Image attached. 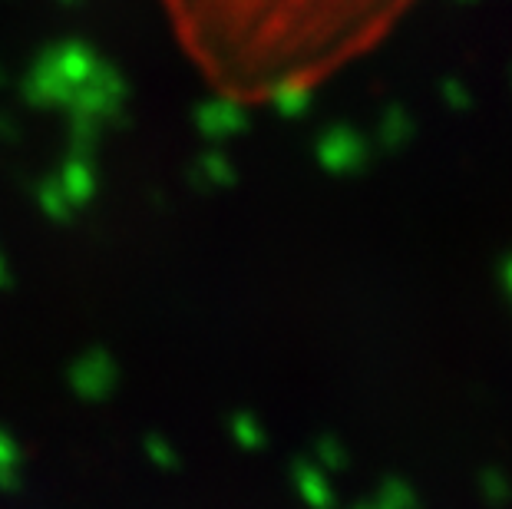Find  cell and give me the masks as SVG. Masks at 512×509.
<instances>
[{"label": "cell", "instance_id": "16", "mask_svg": "<svg viewBox=\"0 0 512 509\" xmlns=\"http://www.w3.org/2000/svg\"><path fill=\"white\" fill-rule=\"evenodd\" d=\"M10 281H14V275H10V262H7L4 248H0V288H7Z\"/></svg>", "mask_w": 512, "mask_h": 509}, {"label": "cell", "instance_id": "13", "mask_svg": "<svg viewBox=\"0 0 512 509\" xmlns=\"http://www.w3.org/2000/svg\"><path fill=\"white\" fill-rule=\"evenodd\" d=\"M314 460H318L324 470H344L351 457H347L344 443L337 440V433H321V437L314 440Z\"/></svg>", "mask_w": 512, "mask_h": 509}, {"label": "cell", "instance_id": "10", "mask_svg": "<svg viewBox=\"0 0 512 509\" xmlns=\"http://www.w3.org/2000/svg\"><path fill=\"white\" fill-rule=\"evenodd\" d=\"M228 437L245 453H258L268 447V430L252 410H235V414L228 417Z\"/></svg>", "mask_w": 512, "mask_h": 509}, {"label": "cell", "instance_id": "8", "mask_svg": "<svg viewBox=\"0 0 512 509\" xmlns=\"http://www.w3.org/2000/svg\"><path fill=\"white\" fill-rule=\"evenodd\" d=\"M271 106L288 123H301L314 110V90L304 80H281L271 90Z\"/></svg>", "mask_w": 512, "mask_h": 509}, {"label": "cell", "instance_id": "3", "mask_svg": "<svg viewBox=\"0 0 512 509\" xmlns=\"http://www.w3.org/2000/svg\"><path fill=\"white\" fill-rule=\"evenodd\" d=\"M67 387L83 404H106L119 387V364L106 348H86L67 367Z\"/></svg>", "mask_w": 512, "mask_h": 509}, {"label": "cell", "instance_id": "7", "mask_svg": "<svg viewBox=\"0 0 512 509\" xmlns=\"http://www.w3.org/2000/svg\"><path fill=\"white\" fill-rule=\"evenodd\" d=\"M294 490L311 509H334V486L328 480V470L314 457H298L291 467Z\"/></svg>", "mask_w": 512, "mask_h": 509}, {"label": "cell", "instance_id": "9", "mask_svg": "<svg viewBox=\"0 0 512 509\" xmlns=\"http://www.w3.org/2000/svg\"><path fill=\"white\" fill-rule=\"evenodd\" d=\"M34 202H37V209L47 215V219L53 225H70L73 222V202L67 199V192H63V186L57 182V176H47V179H40L37 182V189H34Z\"/></svg>", "mask_w": 512, "mask_h": 509}, {"label": "cell", "instance_id": "12", "mask_svg": "<svg viewBox=\"0 0 512 509\" xmlns=\"http://www.w3.org/2000/svg\"><path fill=\"white\" fill-rule=\"evenodd\" d=\"M143 453H146V460L156 470H179V463H182L179 447L169 437H162V433H146V437H143Z\"/></svg>", "mask_w": 512, "mask_h": 509}, {"label": "cell", "instance_id": "6", "mask_svg": "<svg viewBox=\"0 0 512 509\" xmlns=\"http://www.w3.org/2000/svg\"><path fill=\"white\" fill-rule=\"evenodd\" d=\"M192 182H195V189H199V192L232 189L238 182L235 159L228 156L222 146H209L205 153H199V159L192 162Z\"/></svg>", "mask_w": 512, "mask_h": 509}, {"label": "cell", "instance_id": "14", "mask_svg": "<svg viewBox=\"0 0 512 509\" xmlns=\"http://www.w3.org/2000/svg\"><path fill=\"white\" fill-rule=\"evenodd\" d=\"M400 129H403L400 113H387V116H384V123H380V136H384V143H387V146H390V143H397V139H400Z\"/></svg>", "mask_w": 512, "mask_h": 509}, {"label": "cell", "instance_id": "2", "mask_svg": "<svg viewBox=\"0 0 512 509\" xmlns=\"http://www.w3.org/2000/svg\"><path fill=\"white\" fill-rule=\"evenodd\" d=\"M314 159L331 179L357 176L367 162V139L351 123H331L314 139Z\"/></svg>", "mask_w": 512, "mask_h": 509}, {"label": "cell", "instance_id": "17", "mask_svg": "<svg viewBox=\"0 0 512 509\" xmlns=\"http://www.w3.org/2000/svg\"><path fill=\"white\" fill-rule=\"evenodd\" d=\"M63 7H80V0H60Z\"/></svg>", "mask_w": 512, "mask_h": 509}, {"label": "cell", "instance_id": "15", "mask_svg": "<svg viewBox=\"0 0 512 509\" xmlns=\"http://www.w3.org/2000/svg\"><path fill=\"white\" fill-rule=\"evenodd\" d=\"M0 136H4L7 143H14V139L20 136V126H10V119L0 116Z\"/></svg>", "mask_w": 512, "mask_h": 509}, {"label": "cell", "instance_id": "11", "mask_svg": "<svg viewBox=\"0 0 512 509\" xmlns=\"http://www.w3.org/2000/svg\"><path fill=\"white\" fill-rule=\"evenodd\" d=\"M24 473V447L7 427H0V490L14 493Z\"/></svg>", "mask_w": 512, "mask_h": 509}, {"label": "cell", "instance_id": "4", "mask_svg": "<svg viewBox=\"0 0 512 509\" xmlns=\"http://www.w3.org/2000/svg\"><path fill=\"white\" fill-rule=\"evenodd\" d=\"M248 123H252V116H248L245 106L232 100V96H209V100H202L192 110L195 133L212 146L232 143V139L245 133Z\"/></svg>", "mask_w": 512, "mask_h": 509}, {"label": "cell", "instance_id": "5", "mask_svg": "<svg viewBox=\"0 0 512 509\" xmlns=\"http://www.w3.org/2000/svg\"><path fill=\"white\" fill-rule=\"evenodd\" d=\"M57 182L63 186V192H67V199L73 202L76 212L90 209L96 196H100V172H96L93 153H76V149H70L60 162Z\"/></svg>", "mask_w": 512, "mask_h": 509}, {"label": "cell", "instance_id": "1", "mask_svg": "<svg viewBox=\"0 0 512 509\" xmlns=\"http://www.w3.org/2000/svg\"><path fill=\"white\" fill-rule=\"evenodd\" d=\"M103 60L106 57H100V50L80 37L53 40L27 67L24 83H20V96H24V103L34 106V110L70 113L73 100L80 96L83 86L96 77Z\"/></svg>", "mask_w": 512, "mask_h": 509}]
</instances>
